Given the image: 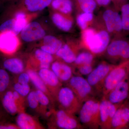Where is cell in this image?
<instances>
[{
	"mask_svg": "<svg viewBox=\"0 0 129 129\" xmlns=\"http://www.w3.org/2000/svg\"><path fill=\"white\" fill-rule=\"evenodd\" d=\"M21 45L19 36L11 32H0V52L11 56L18 50Z\"/></svg>",
	"mask_w": 129,
	"mask_h": 129,
	"instance_id": "obj_15",
	"label": "cell"
},
{
	"mask_svg": "<svg viewBox=\"0 0 129 129\" xmlns=\"http://www.w3.org/2000/svg\"><path fill=\"white\" fill-rule=\"evenodd\" d=\"M5 113L0 107V122L3 121V118L5 117Z\"/></svg>",
	"mask_w": 129,
	"mask_h": 129,
	"instance_id": "obj_42",
	"label": "cell"
},
{
	"mask_svg": "<svg viewBox=\"0 0 129 129\" xmlns=\"http://www.w3.org/2000/svg\"><path fill=\"white\" fill-rule=\"evenodd\" d=\"M2 67L8 72L14 74H19L23 72L24 64L19 57L8 56L3 60Z\"/></svg>",
	"mask_w": 129,
	"mask_h": 129,
	"instance_id": "obj_23",
	"label": "cell"
},
{
	"mask_svg": "<svg viewBox=\"0 0 129 129\" xmlns=\"http://www.w3.org/2000/svg\"><path fill=\"white\" fill-rule=\"evenodd\" d=\"M107 61H103L95 67L91 73L87 76L86 79L92 86L97 95L101 96L103 85L106 77L115 66Z\"/></svg>",
	"mask_w": 129,
	"mask_h": 129,
	"instance_id": "obj_9",
	"label": "cell"
},
{
	"mask_svg": "<svg viewBox=\"0 0 129 129\" xmlns=\"http://www.w3.org/2000/svg\"><path fill=\"white\" fill-rule=\"evenodd\" d=\"M12 81L8 72L0 66V98L12 86Z\"/></svg>",
	"mask_w": 129,
	"mask_h": 129,
	"instance_id": "obj_31",
	"label": "cell"
},
{
	"mask_svg": "<svg viewBox=\"0 0 129 129\" xmlns=\"http://www.w3.org/2000/svg\"><path fill=\"white\" fill-rule=\"evenodd\" d=\"M119 12L114 6L105 8L98 22L113 38L125 36L122 28L121 15Z\"/></svg>",
	"mask_w": 129,
	"mask_h": 129,
	"instance_id": "obj_4",
	"label": "cell"
},
{
	"mask_svg": "<svg viewBox=\"0 0 129 129\" xmlns=\"http://www.w3.org/2000/svg\"><path fill=\"white\" fill-rule=\"evenodd\" d=\"M35 91L40 105L46 107L49 105L50 102H52L50 99L44 92L38 89Z\"/></svg>",
	"mask_w": 129,
	"mask_h": 129,
	"instance_id": "obj_36",
	"label": "cell"
},
{
	"mask_svg": "<svg viewBox=\"0 0 129 129\" xmlns=\"http://www.w3.org/2000/svg\"><path fill=\"white\" fill-rule=\"evenodd\" d=\"M52 0H21L10 4L8 10L28 13H39L49 7Z\"/></svg>",
	"mask_w": 129,
	"mask_h": 129,
	"instance_id": "obj_13",
	"label": "cell"
},
{
	"mask_svg": "<svg viewBox=\"0 0 129 129\" xmlns=\"http://www.w3.org/2000/svg\"><path fill=\"white\" fill-rule=\"evenodd\" d=\"M56 102L59 109L74 115L78 113L83 104L68 86L60 88L56 96Z\"/></svg>",
	"mask_w": 129,
	"mask_h": 129,
	"instance_id": "obj_6",
	"label": "cell"
},
{
	"mask_svg": "<svg viewBox=\"0 0 129 129\" xmlns=\"http://www.w3.org/2000/svg\"><path fill=\"white\" fill-rule=\"evenodd\" d=\"M128 99H129V98H128Z\"/></svg>",
	"mask_w": 129,
	"mask_h": 129,
	"instance_id": "obj_44",
	"label": "cell"
},
{
	"mask_svg": "<svg viewBox=\"0 0 129 129\" xmlns=\"http://www.w3.org/2000/svg\"><path fill=\"white\" fill-rule=\"evenodd\" d=\"M26 72L29 75L30 81L37 89L40 90L45 93L50 99L52 103L55 102L51 92L47 87L44 81L40 77L39 74L32 69L28 68Z\"/></svg>",
	"mask_w": 129,
	"mask_h": 129,
	"instance_id": "obj_25",
	"label": "cell"
},
{
	"mask_svg": "<svg viewBox=\"0 0 129 129\" xmlns=\"http://www.w3.org/2000/svg\"><path fill=\"white\" fill-rule=\"evenodd\" d=\"M129 129V99L120 105L113 116L111 129Z\"/></svg>",
	"mask_w": 129,
	"mask_h": 129,
	"instance_id": "obj_16",
	"label": "cell"
},
{
	"mask_svg": "<svg viewBox=\"0 0 129 129\" xmlns=\"http://www.w3.org/2000/svg\"><path fill=\"white\" fill-rule=\"evenodd\" d=\"M51 126L53 128L82 129L84 128L78 118L72 114L59 109L53 110L51 118Z\"/></svg>",
	"mask_w": 129,
	"mask_h": 129,
	"instance_id": "obj_7",
	"label": "cell"
},
{
	"mask_svg": "<svg viewBox=\"0 0 129 129\" xmlns=\"http://www.w3.org/2000/svg\"><path fill=\"white\" fill-rule=\"evenodd\" d=\"M55 59L54 56L42 50L40 48H36L30 56L29 61L30 64L39 67L42 63L51 64Z\"/></svg>",
	"mask_w": 129,
	"mask_h": 129,
	"instance_id": "obj_26",
	"label": "cell"
},
{
	"mask_svg": "<svg viewBox=\"0 0 129 129\" xmlns=\"http://www.w3.org/2000/svg\"><path fill=\"white\" fill-rule=\"evenodd\" d=\"M21 0H1V5H2L5 3H8V4H14L19 1Z\"/></svg>",
	"mask_w": 129,
	"mask_h": 129,
	"instance_id": "obj_41",
	"label": "cell"
},
{
	"mask_svg": "<svg viewBox=\"0 0 129 129\" xmlns=\"http://www.w3.org/2000/svg\"><path fill=\"white\" fill-rule=\"evenodd\" d=\"M94 13L82 12L76 13V22L81 31L92 26L95 21Z\"/></svg>",
	"mask_w": 129,
	"mask_h": 129,
	"instance_id": "obj_28",
	"label": "cell"
},
{
	"mask_svg": "<svg viewBox=\"0 0 129 129\" xmlns=\"http://www.w3.org/2000/svg\"><path fill=\"white\" fill-rule=\"evenodd\" d=\"M94 63L82 64L77 67H74L77 70L78 74L80 76H88L92 71L94 68Z\"/></svg>",
	"mask_w": 129,
	"mask_h": 129,
	"instance_id": "obj_34",
	"label": "cell"
},
{
	"mask_svg": "<svg viewBox=\"0 0 129 129\" xmlns=\"http://www.w3.org/2000/svg\"><path fill=\"white\" fill-rule=\"evenodd\" d=\"M128 0H113L112 3H113L114 7L119 12L122 5L128 2Z\"/></svg>",
	"mask_w": 129,
	"mask_h": 129,
	"instance_id": "obj_40",
	"label": "cell"
},
{
	"mask_svg": "<svg viewBox=\"0 0 129 129\" xmlns=\"http://www.w3.org/2000/svg\"><path fill=\"white\" fill-rule=\"evenodd\" d=\"M27 101L29 107L31 109L36 110L39 108L40 104L36 91H30L27 96Z\"/></svg>",
	"mask_w": 129,
	"mask_h": 129,
	"instance_id": "obj_35",
	"label": "cell"
},
{
	"mask_svg": "<svg viewBox=\"0 0 129 129\" xmlns=\"http://www.w3.org/2000/svg\"><path fill=\"white\" fill-rule=\"evenodd\" d=\"M12 88L14 90L17 92L21 96H27L30 91V87L29 84H24L16 82L12 85Z\"/></svg>",
	"mask_w": 129,
	"mask_h": 129,
	"instance_id": "obj_33",
	"label": "cell"
},
{
	"mask_svg": "<svg viewBox=\"0 0 129 129\" xmlns=\"http://www.w3.org/2000/svg\"><path fill=\"white\" fill-rule=\"evenodd\" d=\"M119 12H121L122 28L125 35L129 34V2L125 3L121 6Z\"/></svg>",
	"mask_w": 129,
	"mask_h": 129,
	"instance_id": "obj_32",
	"label": "cell"
},
{
	"mask_svg": "<svg viewBox=\"0 0 129 129\" xmlns=\"http://www.w3.org/2000/svg\"><path fill=\"white\" fill-rule=\"evenodd\" d=\"M121 104H113L105 96L101 97L99 103L100 128L111 129V122L113 116Z\"/></svg>",
	"mask_w": 129,
	"mask_h": 129,
	"instance_id": "obj_14",
	"label": "cell"
},
{
	"mask_svg": "<svg viewBox=\"0 0 129 129\" xmlns=\"http://www.w3.org/2000/svg\"><path fill=\"white\" fill-rule=\"evenodd\" d=\"M1 6V0H0V6Z\"/></svg>",
	"mask_w": 129,
	"mask_h": 129,
	"instance_id": "obj_43",
	"label": "cell"
},
{
	"mask_svg": "<svg viewBox=\"0 0 129 129\" xmlns=\"http://www.w3.org/2000/svg\"><path fill=\"white\" fill-rule=\"evenodd\" d=\"M129 96V77L116 86L105 97L111 103L119 105L128 99Z\"/></svg>",
	"mask_w": 129,
	"mask_h": 129,
	"instance_id": "obj_17",
	"label": "cell"
},
{
	"mask_svg": "<svg viewBox=\"0 0 129 129\" xmlns=\"http://www.w3.org/2000/svg\"><path fill=\"white\" fill-rule=\"evenodd\" d=\"M39 42L37 45L38 48L53 56L64 42L60 37L51 34L47 35Z\"/></svg>",
	"mask_w": 129,
	"mask_h": 129,
	"instance_id": "obj_20",
	"label": "cell"
},
{
	"mask_svg": "<svg viewBox=\"0 0 129 129\" xmlns=\"http://www.w3.org/2000/svg\"><path fill=\"white\" fill-rule=\"evenodd\" d=\"M17 125L19 129H43V126L34 117L24 112L19 113L16 117Z\"/></svg>",
	"mask_w": 129,
	"mask_h": 129,
	"instance_id": "obj_22",
	"label": "cell"
},
{
	"mask_svg": "<svg viewBox=\"0 0 129 129\" xmlns=\"http://www.w3.org/2000/svg\"><path fill=\"white\" fill-rule=\"evenodd\" d=\"M98 6L99 7L106 8L109 6L113 0H95Z\"/></svg>",
	"mask_w": 129,
	"mask_h": 129,
	"instance_id": "obj_39",
	"label": "cell"
},
{
	"mask_svg": "<svg viewBox=\"0 0 129 129\" xmlns=\"http://www.w3.org/2000/svg\"><path fill=\"white\" fill-rule=\"evenodd\" d=\"M129 77V61L115 65L109 73L104 80L101 97L106 96L116 86Z\"/></svg>",
	"mask_w": 129,
	"mask_h": 129,
	"instance_id": "obj_5",
	"label": "cell"
},
{
	"mask_svg": "<svg viewBox=\"0 0 129 129\" xmlns=\"http://www.w3.org/2000/svg\"><path fill=\"white\" fill-rule=\"evenodd\" d=\"M18 75L17 82L24 84H29L30 81V78L27 72H22Z\"/></svg>",
	"mask_w": 129,
	"mask_h": 129,
	"instance_id": "obj_37",
	"label": "cell"
},
{
	"mask_svg": "<svg viewBox=\"0 0 129 129\" xmlns=\"http://www.w3.org/2000/svg\"><path fill=\"white\" fill-rule=\"evenodd\" d=\"M49 34L48 27L37 21H32L24 28L20 33V38L26 42L39 41Z\"/></svg>",
	"mask_w": 129,
	"mask_h": 129,
	"instance_id": "obj_11",
	"label": "cell"
},
{
	"mask_svg": "<svg viewBox=\"0 0 129 129\" xmlns=\"http://www.w3.org/2000/svg\"><path fill=\"white\" fill-rule=\"evenodd\" d=\"M82 50L78 53L74 62L72 64L74 67L95 62L96 56L89 51L85 49H83V50Z\"/></svg>",
	"mask_w": 129,
	"mask_h": 129,
	"instance_id": "obj_30",
	"label": "cell"
},
{
	"mask_svg": "<svg viewBox=\"0 0 129 129\" xmlns=\"http://www.w3.org/2000/svg\"><path fill=\"white\" fill-rule=\"evenodd\" d=\"M48 7L50 10L71 16L75 11L74 0H52Z\"/></svg>",
	"mask_w": 129,
	"mask_h": 129,
	"instance_id": "obj_24",
	"label": "cell"
},
{
	"mask_svg": "<svg viewBox=\"0 0 129 129\" xmlns=\"http://www.w3.org/2000/svg\"><path fill=\"white\" fill-rule=\"evenodd\" d=\"M50 16L52 23L59 30L65 32H72L74 25L73 16L50 10Z\"/></svg>",
	"mask_w": 129,
	"mask_h": 129,
	"instance_id": "obj_19",
	"label": "cell"
},
{
	"mask_svg": "<svg viewBox=\"0 0 129 129\" xmlns=\"http://www.w3.org/2000/svg\"><path fill=\"white\" fill-rule=\"evenodd\" d=\"M22 30L17 20L12 16H9L0 24V32H11L19 36Z\"/></svg>",
	"mask_w": 129,
	"mask_h": 129,
	"instance_id": "obj_29",
	"label": "cell"
},
{
	"mask_svg": "<svg viewBox=\"0 0 129 129\" xmlns=\"http://www.w3.org/2000/svg\"><path fill=\"white\" fill-rule=\"evenodd\" d=\"M52 70L62 83H67L73 76V69L70 64L61 60H54L51 65Z\"/></svg>",
	"mask_w": 129,
	"mask_h": 129,
	"instance_id": "obj_21",
	"label": "cell"
},
{
	"mask_svg": "<svg viewBox=\"0 0 129 129\" xmlns=\"http://www.w3.org/2000/svg\"><path fill=\"white\" fill-rule=\"evenodd\" d=\"M67 84V86L71 88L83 103L88 99L95 97L97 95L87 79L82 76L73 75Z\"/></svg>",
	"mask_w": 129,
	"mask_h": 129,
	"instance_id": "obj_8",
	"label": "cell"
},
{
	"mask_svg": "<svg viewBox=\"0 0 129 129\" xmlns=\"http://www.w3.org/2000/svg\"><path fill=\"white\" fill-rule=\"evenodd\" d=\"M99 100L92 98L84 102L79 111L78 118L84 128L98 129L100 128Z\"/></svg>",
	"mask_w": 129,
	"mask_h": 129,
	"instance_id": "obj_3",
	"label": "cell"
},
{
	"mask_svg": "<svg viewBox=\"0 0 129 129\" xmlns=\"http://www.w3.org/2000/svg\"><path fill=\"white\" fill-rule=\"evenodd\" d=\"M38 73L56 102L57 94L62 86V83L50 69H40Z\"/></svg>",
	"mask_w": 129,
	"mask_h": 129,
	"instance_id": "obj_18",
	"label": "cell"
},
{
	"mask_svg": "<svg viewBox=\"0 0 129 129\" xmlns=\"http://www.w3.org/2000/svg\"><path fill=\"white\" fill-rule=\"evenodd\" d=\"M82 49L80 41L69 39L64 41L54 56L56 59L73 64L78 53Z\"/></svg>",
	"mask_w": 129,
	"mask_h": 129,
	"instance_id": "obj_12",
	"label": "cell"
},
{
	"mask_svg": "<svg viewBox=\"0 0 129 129\" xmlns=\"http://www.w3.org/2000/svg\"><path fill=\"white\" fill-rule=\"evenodd\" d=\"M75 11L80 13H94L98 6L95 0H74Z\"/></svg>",
	"mask_w": 129,
	"mask_h": 129,
	"instance_id": "obj_27",
	"label": "cell"
},
{
	"mask_svg": "<svg viewBox=\"0 0 129 129\" xmlns=\"http://www.w3.org/2000/svg\"><path fill=\"white\" fill-rule=\"evenodd\" d=\"M94 27L91 26L81 31L80 43L83 49L89 51L96 56L103 55L110 43L112 37L97 22Z\"/></svg>",
	"mask_w": 129,
	"mask_h": 129,
	"instance_id": "obj_1",
	"label": "cell"
},
{
	"mask_svg": "<svg viewBox=\"0 0 129 129\" xmlns=\"http://www.w3.org/2000/svg\"><path fill=\"white\" fill-rule=\"evenodd\" d=\"M19 129L17 125L9 123H5L3 121L0 122V129Z\"/></svg>",
	"mask_w": 129,
	"mask_h": 129,
	"instance_id": "obj_38",
	"label": "cell"
},
{
	"mask_svg": "<svg viewBox=\"0 0 129 129\" xmlns=\"http://www.w3.org/2000/svg\"><path fill=\"white\" fill-rule=\"evenodd\" d=\"M103 55L115 65L129 61V38L125 36L113 38Z\"/></svg>",
	"mask_w": 129,
	"mask_h": 129,
	"instance_id": "obj_2",
	"label": "cell"
},
{
	"mask_svg": "<svg viewBox=\"0 0 129 129\" xmlns=\"http://www.w3.org/2000/svg\"><path fill=\"white\" fill-rule=\"evenodd\" d=\"M23 97L11 87L1 97L0 102L8 113L15 115L24 112Z\"/></svg>",
	"mask_w": 129,
	"mask_h": 129,
	"instance_id": "obj_10",
	"label": "cell"
}]
</instances>
